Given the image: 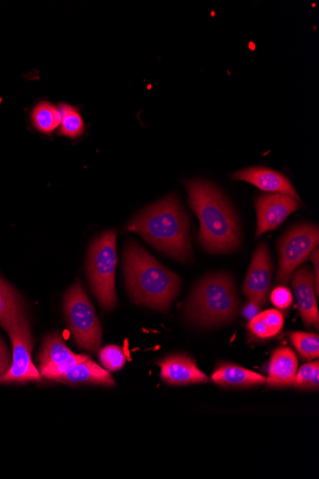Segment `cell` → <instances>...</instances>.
<instances>
[{"mask_svg":"<svg viewBox=\"0 0 319 479\" xmlns=\"http://www.w3.org/2000/svg\"><path fill=\"white\" fill-rule=\"evenodd\" d=\"M32 122L42 134H52L61 125V112L52 104L42 102L32 112Z\"/></svg>","mask_w":319,"mask_h":479,"instance_id":"cell-20","label":"cell"},{"mask_svg":"<svg viewBox=\"0 0 319 479\" xmlns=\"http://www.w3.org/2000/svg\"><path fill=\"white\" fill-rule=\"evenodd\" d=\"M300 202L283 193L260 195L256 201L258 213L257 238L278 228L291 213L300 208Z\"/></svg>","mask_w":319,"mask_h":479,"instance_id":"cell-11","label":"cell"},{"mask_svg":"<svg viewBox=\"0 0 319 479\" xmlns=\"http://www.w3.org/2000/svg\"><path fill=\"white\" fill-rule=\"evenodd\" d=\"M25 315L20 295L0 277V325L8 332Z\"/></svg>","mask_w":319,"mask_h":479,"instance_id":"cell-18","label":"cell"},{"mask_svg":"<svg viewBox=\"0 0 319 479\" xmlns=\"http://www.w3.org/2000/svg\"><path fill=\"white\" fill-rule=\"evenodd\" d=\"M318 248H315V249L313 251V253L311 254V259L314 263V271H315V276H314V278H315V290H316V293L318 295V286H319V280H318V277H319V272H318V261H319V256H318Z\"/></svg>","mask_w":319,"mask_h":479,"instance_id":"cell-28","label":"cell"},{"mask_svg":"<svg viewBox=\"0 0 319 479\" xmlns=\"http://www.w3.org/2000/svg\"><path fill=\"white\" fill-rule=\"evenodd\" d=\"M8 333L13 345L12 365L0 384L41 382L42 377L32 361L33 338L26 317L14 324Z\"/></svg>","mask_w":319,"mask_h":479,"instance_id":"cell-8","label":"cell"},{"mask_svg":"<svg viewBox=\"0 0 319 479\" xmlns=\"http://www.w3.org/2000/svg\"><path fill=\"white\" fill-rule=\"evenodd\" d=\"M293 294L289 288L280 286L271 293V302L277 309H287L293 304Z\"/></svg>","mask_w":319,"mask_h":479,"instance_id":"cell-25","label":"cell"},{"mask_svg":"<svg viewBox=\"0 0 319 479\" xmlns=\"http://www.w3.org/2000/svg\"><path fill=\"white\" fill-rule=\"evenodd\" d=\"M117 232L108 230L90 245L88 254V275L91 289L100 305L106 311L117 306L115 276L117 263L116 251Z\"/></svg>","mask_w":319,"mask_h":479,"instance_id":"cell-5","label":"cell"},{"mask_svg":"<svg viewBox=\"0 0 319 479\" xmlns=\"http://www.w3.org/2000/svg\"><path fill=\"white\" fill-rule=\"evenodd\" d=\"M184 186L200 221L198 240L204 249L211 254L239 250L242 243L239 219L224 193L204 180H188Z\"/></svg>","mask_w":319,"mask_h":479,"instance_id":"cell-1","label":"cell"},{"mask_svg":"<svg viewBox=\"0 0 319 479\" xmlns=\"http://www.w3.org/2000/svg\"><path fill=\"white\" fill-rule=\"evenodd\" d=\"M124 270L133 302L159 311L170 309L180 291V277L136 241L125 248Z\"/></svg>","mask_w":319,"mask_h":479,"instance_id":"cell-3","label":"cell"},{"mask_svg":"<svg viewBox=\"0 0 319 479\" xmlns=\"http://www.w3.org/2000/svg\"><path fill=\"white\" fill-rule=\"evenodd\" d=\"M298 362L296 353L288 346L275 350L268 363L266 384L270 389L290 388L294 385Z\"/></svg>","mask_w":319,"mask_h":479,"instance_id":"cell-15","label":"cell"},{"mask_svg":"<svg viewBox=\"0 0 319 479\" xmlns=\"http://www.w3.org/2000/svg\"><path fill=\"white\" fill-rule=\"evenodd\" d=\"M89 358L88 355L72 352L59 333H52L44 339L39 354L40 373L42 377L55 381L67 370Z\"/></svg>","mask_w":319,"mask_h":479,"instance_id":"cell-9","label":"cell"},{"mask_svg":"<svg viewBox=\"0 0 319 479\" xmlns=\"http://www.w3.org/2000/svg\"><path fill=\"white\" fill-rule=\"evenodd\" d=\"M212 381L222 388H253L266 382V377L253 371L234 365L232 362H222L211 376Z\"/></svg>","mask_w":319,"mask_h":479,"instance_id":"cell-17","label":"cell"},{"mask_svg":"<svg viewBox=\"0 0 319 479\" xmlns=\"http://www.w3.org/2000/svg\"><path fill=\"white\" fill-rule=\"evenodd\" d=\"M127 229L179 261L192 259L190 221L175 194L167 195L140 211L128 222Z\"/></svg>","mask_w":319,"mask_h":479,"instance_id":"cell-2","label":"cell"},{"mask_svg":"<svg viewBox=\"0 0 319 479\" xmlns=\"http://www.w3.org/2000/svg\"><path fill=\"white\" fill-rule=\"evenodd\" d=\"M230 177L234 180L248 182L261 191L286 194L300 202L299 195L290 180L277 171L255 167L235 172Z\"/></svg>","mask_w":319,"mask_h":479,"instance_id":"cell-14","label":"cell"},{"mask_svg":"<svg viewBox=\"0 0 319 479\" xmlns=\"http://www.w3.org/2000/svg\"><path fill=\"white\" fill-rule=\"evenodd\" d=\"M273 261L266 243H260L251 258L243 284V292L249 301L261 305L267 303L272 285Z\"/></svg>","mask_w":319,"mask_h":479,"instance_id":"cell-10","label":"cell"},{"mask_svg":"<svg viewBox=\"0 0 319 479\" xmlns=\"http://www.w3.org/2000/svg\"><path fill=\"white\" fill-rule=\"evenodd\" d=\"M262 306L263 305L257 302L249 301L248 304L242 309L243 317L249 321L255 318L258 314L261 312Z\"/></svg>","mask_w":319,"mask_h":479,"instance_id":"cell-27","label":"cell"},{"mask_svg":"<svg viewBox=\"0 0 319 479\" xmlns=\"http://www.w3.org/2000/svg\"><path fill=\"white\" fill-rule=\"evenodd\" d=\"M12 365V356L5 341L0 338V380L9 371Z\"/></svg>","mask_w":319,"mask_h":479,"instance_id":"cell-26","label":"cell"},{"mask_svg":"<svg viewBox=\"0 0 319 479\" xmlns=\"http://www.w3.org/2000/svg\"><path fill=\"white\" fill-rule=\"evenodd\" d=\"M239 309L232 277L215 273L201 279L194 287L186 305V317L198 327H212L232 322Z\"/></svg>","mask_w":319,"mask_h":479,"instance_id":"cell-4","label":"cell"},{"mask_svg":"<svg viewBox=\"0 0 319 479\" xmlns=\"http://www.w3.org/2000/svg\"><path fill=\"white\" fill-rule=\"evenodd\" d=\"M99 358L104 368L109 371L122 370L127 362V355L119 345H107L99 351Z\"/></svg>","mask_w":319,"mask_h":479,"instance_id":"cell-24","label":"cell"},{"mask_svg":"<svg viewBox=\"0 0 319 479\" xmlns=\"http://www.w3.org/2000/svg\"><path fill=\"white\" fill-rule=\"evenodd\" d=\"M318 243L317 225L305 223L290 229L278 242L279 267L277 283L287 285L294 272L309 258Z\"/></svg>","mask_w":319,"mask_h":479,"instance_id":"cell-7","label":"cell"},{"mask_svg":"<svg viewBox=\"0 0 319 479\" xmlns=\"http://www.w3.org/2000/svg\"><path fill=\"white\" fill-rule=\"evenodd\" d=\"M284 322V315L279 310L267 309L249 320L248 328L249 333L258 339H272L281 333Z\"/></svg>","mask_w":319,"mask_h":479,"instance_id":"cell-19","label":"cell"},{"mask_svg":"<svg viewBox=\"0 0 319 479\" xmlns=\"http://www.w3.org/2000/svg\"><path fill=\"white\" fill-rule=\"evenodd\" d=\"M290 339L302 359L314 360L319 356V338L315 333L295 332Z\"/></svg>","mask_w":319,"mask_h":479,"instance_id":"cell-22","label":"cell"},{"mask_svg":"<svg viewBox=\"0 0 319 479\" xmlns=\"http://www.w3.org/2000/svg\"><path fill=\"white\" fill-rule=\"evenodd\" d=\"M55 381L66 385H94L108 388L115 386L110 373L90 358L67 370Z\"/></svg>","mask_w":319,"mask_h":479,"instance_id":"cell-16","label":"cell"},{"mask_svg":"<svg viewBox=\"0 0 319 479\" xmlns=\"http://www.w3.org/2000/svg\"><path fill=\"white\" fill-rule=\"evenodd\" d=\"M60 112L61 117L60 135L70 138L80 137L85 130V124L80 112L69 105H61Z\"/></svg>","mask_w":319,"mask_h":479,"instance_id":"cell-21","label":"cell"},{"mask_svg":"<svg viewBox=\"0 0 319 479\" xmlns=\"http://www.w3.org/2000/svg\"><path fill=\"white\" fill-rule=\"evenodd\" d=\"M298 390H317L319 387V362L305 363L297 371L293 385Z\"/></svg>","mask_w":319,"mask_h":479,"instance_id":"cell-23","label":"cell"},{"mask_svg":"<svg viewBox=\"0 0 319 479\" xmlns=\"http://www.w3.org/2000/svg\"><path fill=\"white\" fill-rule=\"evenodd\" d=\"M163 381L171 386H188L209 382V377L201 371L196 362L186 354L167 356L157 362Z\"/></svg>","mask_w":319,"mask_h":479,"instance_id":"cell-12","label":"cell"},{"mask_svg":"<svg viewBox=\"0 0 319 479\" xmlns=\"http://www.w3.org/2000/svg\"><path fill=\"white\" fill-rule=\"evenodd\" d=\"M296 302L306 326L319 324V314L316 303L315 278L309 267H302L293 274L292 280Z\"/></svg>","mask_w":319,"mask_h":479,"instance_id":"cell-13","label":"cell"},{"mask_svg":"<svg viewBox=\"0 0 319 479\" xmlns=\"http://www.w3.org/2000/svg\"><path fill=\"white\" fill-rule=\"evenodd\" d=\"M64 313L79 348L97 353L102 348L103 329L80 282L64 295Z\"/></svg>","mask_w":319,"mask_h":479,"instance_id":"cell-6","label":"cell"}]
</instances>
